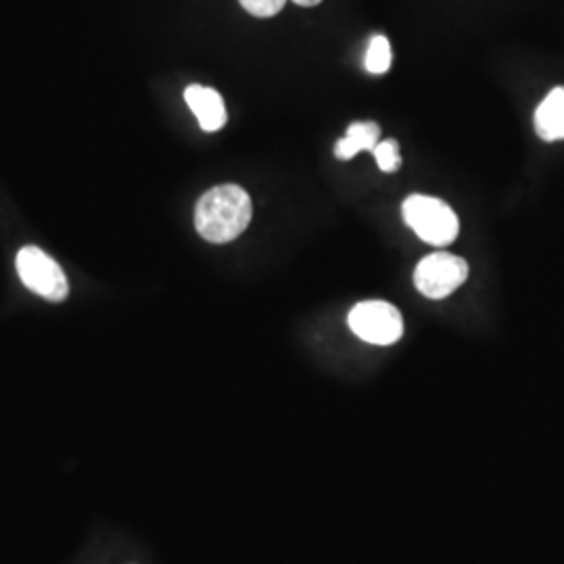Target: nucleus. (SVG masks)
<instances>
[{
  "label": "nucleus",
  "instance_id": "obj_10",
  "mask_svg": "<svg viewBox=\"0 0 564 564\" xmlns=\"http://www.w3.org/2000/svg\"><path fill=\"white\" fill-rule=\"evenodd\" d=\"M375 160H377V165L387 172V174H391V172H398L400 170V165H402V155H400V149H398V142L383 141L379 142L377 147H375Z\"/></svg>",
  "mask_w": 564,
  "mask_h": 564
},
{
  "label": "nucleus",
  "instance_id": "obj_12",
  "mask_svg": "<svg viewBox=\"0 0 564 564\" xmlns=\"http://www.w3.org/2000/svg\"><path fill=\"white\" fill-rule=\"evenodd\" d=\"M295 4H300V7H316V4H321L323 0H293Z\"/></svg>",
  "mask_w": 564,
  "mask_h": 564
},
{
  "label": "nucleus",
  "instance_id": "obj_1",
  "mask_svg": "<svg viewBox=\"0 0 564 564\" xmlns=\"http://www.w3.org/2000/svg\"><path fill=\"white\" fill-rule=\"evenodd\" d=\"M253 216L249 193L237 184H220L207 191L195 207V228L205 241H235L247 230Z\"/></svg>",
  "mask_w": 564,
  "mask_h": 564
},
{
  "label": "nucleus",
  "instance_id": "obj_6",
  "mask_svg": "<svg viewBox=\"0 0 564 564\" xmlns=\"http://www.w3.org/2000/svg\"><path fill=\"white\" fill-rule=\"evenodd\" d=\"M184 99L188 102L191 111L195 113V118L199 120L205 132L223 130L228 116H226V105H224V99L218 90L193 84L184 90Z\"/></svg>",
  "mask_w": 564,
  "mask_h": 564
},
{
  "label": "nucleus",
  "instance_id": "obj_2",
  "mask_svg": "<svg viewBox=\"0 0 564 564\" xmlns=\"http://www.w3.org/2000/svg\"><path fill=\"white\" fill-rule=\"evenodd\" d=\"M403 220L419 239L433 247H447L458 239L460 223L456 212L437 197L410 195L402 205Z\"/></svg>",
  "mask_w": 564,
  "mask_h": 564
},
{
  "label": "nucleus",
  "instance_id": "obj_9",
  "mask_svg": "<svg viewBox=\"0 0 564 564\" xmlns=\"http://www.w3.org/2000/svg\"><path fill=\"white\" fill-rule=\"evenodd\" d=\"M366 69L375 76H383L391 69V44L384 36H375L366 53Z\"/></svg>",
  "mask_w": 564,
  "mask_h": 564
},
{
  "label": "nucleus",
  "instance_id": "obj_3",
  "mask_svg": "<svg viewBox=\"0 0 564 564\" xmlns=\"http://www.w3.org/2000/svg\"><path fill=\"white\" fill-rule=\"evenodd\" d=\"M18 272L20 279L32 293L41 295L48 302L59 303L67 300L69 284L61 270L59 263L46 256L39 247H23L18 253Z\"/></svg>",
  "mask_w": 564,
  "mask_h": 564
},
{
  "label": "nucleus",
  "instance_id": "obj_7",
  "mask_svg": "<svg viewBox=\"0 0 564 564\" xmlns=\"http://www.w3.org/2000/svg\"><path fill=\"white\" fill-rule=\"evenodd\" d=\"M535 132L545 142L564 141V86L550 90L535 109Z\"/></svg>",
  "mask_w": 564,
  "mask_h": 564
},
{
  "label": "nucleus",
  "instance_id": "obj_11",
  "mask_svg": "<svg viewBox=\"0 0 564 564\" xmlns=\"http://www.w3.org/2000/svg\"><path fill=\"white\" fill-rule=\"evenodd\" d=\"M239 2L247 13H251L253 18L265 20V18L279 15L286 0H239Z\"/></svg>",
  "mask_w": 564,
  "mask_h": 564
},
{
  "label": "nucleus",
  "instance_id": "obj_8",
  "mask_svg": "<svg viewBox=\"0 0 564 564\" xmlns=\"http://www.w3.org/2000/svg\"><path fill=\"white\" fill-rule=\"evenodd\" d=\"M381 142V128L375 121H358L347 128V134L335 147V155L349 162L362 151H375V147Z\"/></svg>",
  "mask_w": 564,
  "mask_h": 564
},
{
  "label": "nucleus",
  "instance_id": "obj_5",
  "mask_svg": "<svg viewBox=\"0 0 564 564\" xmlns=\"http://www.w3.org/2000/svg\"><path fill=\"white\" fill-rule=\"evenodd\" d=\"M468 279V263L463 258L437 251L426 256L414 270V284L429 300H445Z\"/></svg>",
  "mask_w": 564,
  "mask_h": 564
},
{
  "label": "nucleus",
  "instance_id": "obj_4",
  "mask_svg": "<svg viewBox=\"0 0 564 564\" xmlns=\"http://www.w3.org/2000/svg\"><path fill=\"white\" fill-rule=\"evenodd\" d=\"M349 328L370 345H393L403 337V318L395 305L372 300L349 312Z\"/></svg>",
  "mask_w": 564,
  "mask_h": 564
}]
</instances>
